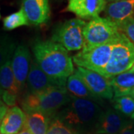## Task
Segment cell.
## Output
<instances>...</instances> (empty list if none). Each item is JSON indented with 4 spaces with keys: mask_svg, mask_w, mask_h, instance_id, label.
<instances>
[{
    "mask_svg": "<svg viewBox=\"0 0 134 134\" xmlns=\"http://www.w3.org/2000/svg\"><path fill=\"white\" fill-rule=\"evenodd\" d=\"M34 61L45 74L54 80L66 82L74 73V66L68 51L60 44L37 40L33 44Z\"/></svg>",
    "mask_w": 134,
    "mask_h": 134,
    "instance_id": "6da1fadb",
    "label": "cell"
},
{
    "mask_svg": "<svg viewBox=\"0 0 134 134\" xmlns=\"http://www.w3.org/2000/svg\"><path fill=\"white\" fill-rule=\"evenodd\" d=\"M70 99L66 87L54 86L36 93H27L22 106L25 113L37 111L49 117L66 105Z\"/></svg>",
    "mask_w": 134,
    "mask_h": 134,
    "instance_id": "7a4b0ae2",
    "label": "cell"
},
{
    "mask_svg": "<svg viewBox=\"0 0 134 134\" xmlns=\"http://www.w3.org/2000/svg\"><path fill=\"white\" fill-rule=\"evenodd\" d=\"M102 113L103 111L96 101L71 96L69 102L63 107L60 115L63 122L73 130L88 127L92 125L96 127Z\"/></svg>",
    "mask_w": 134,
    "mask_h": 134,
    "instance_id": "3957f363",
    "label": "cell"
},
{
    "mask_svg": "<svg viewBox=\"0 0 134 134\" xmlns=\"http://www.w3.org/2000/svg\"><path fill=\"white\" fill-rule=\"evenodd\" d=\"M134 64V46L121 32L119 38L113 43L109 62L100 74L111 78L122 72L129 71Z\"/></svg>",
    "mask_w": 134,
    "mask_h": 134,
    "instance_id": "277c9868",
    "label": "cell"
},
{
    "mask_svg": "<svg viewBox=\"0 0 134 134\" xmlns=\"http://www.w3.org/2000/svg\"><path fill=\"white\" fill-rule=\"evenodd\" d=\"M121 31L116 23L107 18L97 16L90 19L83 29V48L113 43L119 38Z\"/></svg>",
    "mask_w": 134,
    "mask_h": 134,
    "instance_id": "5b68a950",
    "label": "cell"
},
{
    "mask_svg": "<svg viewBox=\"0 0 134 134\" xmlns=\"http://www.w3.org/2000/svg\"><path fill=\"white\" fill-rule=\"evenodd\" d=\"M86 23L74 18L63 23L54 30L52 40L60 44L67 51H78L83 48V29Z\"/></svg>",
    "mask_w": 134,
    "mask_h": 134,
    "instance_id": "8992f818",
    "label": "cell"
},
{
    "mask_svg": "<svg viewBox=\"0 0 134 134\" xmlns=\"http://www.w3.org/2000/svg\"><path fill=\"white\" fill-rule=\"evenodd\" d=\"M113 43L83 48L81 52L73 56L72 60L77 66L100 75L110 60Z\"/></svg>",
    "mask_w": 134,
    "mask_h": 134,
    "instance_id": "52a82bcc",
    "label": "cell"
},
{
    "mask_svg": "<svg viewBox=\"0 0 134 134\" xmlns=\"http://www.w3.org/2000/svg\"><path fill=\"white\" fill-rule=\"evenodd\" d=\"M84 81L92 94L98 99H112L113 91L110 78L105 77L97 72L77 66L74 71Z\"/></svg>",
    "mask_w": 134,
    "mask_h": 134,
    "instance_id": "ba28073f",
    "label": "cell"
},
{
    "mask_svg": "<svg viewBox=\"0 0 134 134\" xmlns=\"http://www.w3.org/2000/svg\"><path fill=\"white\" fill-rule=\"evenodd\" d=\"M31 62V54L28 47L25 45L17 46L11 58V67L20 92L26 84Z\"/></svg>",
    "mask_w": 134,
    "mask_h": 134,
    "instance_id": "9c48e42d",
    "label": "cell"
},
{
    "mask_svg": "<svg viewBox=\"0 0 134 134\" xmlns=\"http://www.w3.org/2000/svg\"><path fill=\"white\" fill-rule=\"evenodd\" d=\"M66 82L54 80L42 71L37 63L31 60L26 81L28 93H36L54 86L66 87Z\"/></svg>",
    "mask_w": 134,
    "mask_h": 134,
    "instance_id": "30bf717a",
    "label": "cell"
},
{
    "mask_svg": "<svg viewBox=\"0 0 134 134\" xmlns=\"http://www.w3.org/2000/svg\"><path fill=\"white\" fill-rule=\"evenodd\" d=\"M107 4L106 0H68L63 11L71 12L81 19H92L98 16Z\"/></svg>",
    "mask_w": 134,
    "mask_h": 134,
    "instance_id": "8fae6325",
    "label": "cell"
},
{
    "mask_svg": "<svg viewBox=\"0 0 134 134\" xmlns=\"http://www.w3.org/2000/svg\"><path fill=\"white\" fill-rule=\"evenodd\" d=\"M22 10L29 25L39 26L46 24L50 19L48 0H22Z\"/></svg>",
    "mask_w": 134,
    "mask_h": 134,
    "instance_id": "7c38bea8",
    "label": "cell"
},
{
    "mask_svg": "<svg viewBox=\"0 0 134 134\" xmlns=\"http://www.w3.org/2000/svg\"><path fill=\"white\" fill-rule=\"evenodd\" d=\"M128 121L115 109L103 112L96 125L97 134H118Z\"/></svg>",
    "mask_w": 134,
    "mask_h": 134,
    "instance_id": "4fadbf2b",
    "label": "cell"
},
{
    "mask_svg": "<svg viewBox=\"0 0 134 134\" xmlns=\"http://www.w3.org/2000/svg\"><path fill=\"white\" fill-rule=\"evenodd\" d=\"M25 113L17 106L11 107L4 115L0 124V134H16L23 129Z\"/></svg>",
    "mask_w": 134,
    "mask_h": 134,
    "instance_id": "5bb4252c",
    "label": "cell"
},
{
    "mask_svg": "<svg viewBox=\"0 0 134 134\" xmlns=\"http://www.w3.org/2000/svg\"><path fill=\"white\" fill-rule=\"evenodd\" d=\"M106 18L116 24L129 18H134V0H121L107 3L105 9Z\"/></svg>",
    "mask_w": 134,
    "mask_h": 134,
    "instance_id": "9a60e30c",
    "label": "cell"
},
{
    "mask_svg": "<svg viewBox=\"0 0 134 134\" xmlns=\"http://www.w3.org/2000/svg\"><path fill=\"white\" fill-rule=\"evenodd\" d=\"M114 98L131 96L134 90V72L130 70L110 78Z\"/></svg>",
    "mask_w": 134,
    "mask_h": 134,
    "instance_id": "2e32d148",
    "label": "cell"
},
{
    "mask_svg": "<svg viewBox=\"0 0 134 134\" xmlns=\"http://www.w3.org/2000/svg\"><path fill=\"white\" fill-rule=\"evenodd\" d=\"M66 88L67 92L71 96L77 98L93 100L96 102L99 100V99H98L92 94L84 81L76 72H74L72 75L67 78Z\"/></svg>",
    "mask_w": 134,
    "mask_h": 134,
    "instance_id": "e0dca14e",
    "label": "cell"
},
{
    "mask_svg": "<svg viewBox=\"0 0 134 134\" xmlns=\"http://www.w3.org/2000/svg\"><path fill=\"white\" fill-rule=\"evenodd\" d=\"M49 124V117L41 112L25 113L24 127L31 134H46Z\"/></svg>",
    "mask_w": 134,
    "mask_h": 134,
    "instance_id": "ac0fdd59",
    "label": "cell"
},
{
    "mask_svg": "<svg viewBox=\"0 0 134 134\" xmlns=\"http://www.w3.org/2000/svg\"><path fill=\"white\" fill-rule=\"evenodd\" d=\"M0 87L3 92L19 96V87L15 80L11 67V58L0 66Z\"/></svg>",
    "mask_w": 134,
    "mask_h": 134,
    "instance_id": "d6986e66",
    "label": "cell"
},
{
    "mask_svg": "<svg viewBox=\"0 0 134 134\" xmlns=\"http://www.w3.org/2000/svg\"><path fill=\"white\" fill-rule=\"evenodd\" d=\"M29 21L22 8L18 11L5 16L3 19V29L11 31L21 26L29 25Z\"/></svg>",
    "mask_w": 134,
    "mask_h": 134,
    "instance_id": "ffe728a7",
    "label": "cell"
},
{
    "mask_svg": "<svg viewBox=\"0 0 134 134\" xmlns=\"http://www.w3.org/2000/svg\"><path fill=\"white\" fill-rule=\"evenodd\" d=\"M16 46V43L10 37L0 36V66L12 58Z\"/></svg>",
    "mask_w": 134,
    "mask_h": 134,
    "instance_id": "44dd1931",
    "label": "cell"
},
{
    "mask_svg": "<svg viewBox=\"0 0 134 134\" xmlns=\"http://www.w3.org/2000/svg\"><path fill=\"white\" fill-rule=\"evenodd\" d=\"M114 109L125 116H130L134 113V98L131 96L114 98Z\"/></svg>",
    "mask_w": 134,
    "mask_h": 134,
    "instance_id": "7402d4cb",
    "label": "cell"
},
{
    "mask_svg": "<svg viewBox=\"0 0 134 134\" xmlns=\"http://www.w3.org/2000/svg\"><path fill=\"white\" fill-rule=\"evenodd\" d=\"M46 134H77V133L69 128L61 120L54 119L48 125Z\"/></svg>",
    "mask_w": 134,
    "mask_h": 134,
    "instance_id": "603a6c76",
    "label": "cell"
},
{
    "mask_svg": "<svg viewBox=\"0 0 134 134\" xmlns=\"http://www.w3.org/2000/svg\"><path fill=\"white\" fill-rule=\"evenodd\" d=\"M119 31L125 35L130 42L134 46V18L125 19L123 22L117 24Z\"/></svg>",
    "mask_w": 134,
    "mask_h": 134,
    "instance_id": "cb8c5ba5",
    "label": "cell"
},
{
    "mask_svg": "<svg viewBox=\"0 0 134 134\" xmlns=\"http://www.w3.org/2000/svg\"><path fill=\"white\" fill-rule=\"evenodd\" d=\"M134 129V122L133 121H128L127 125L122 129L120 130L118 134H133Z\"/></svg>",
    "mask_w": 134,
    "mask_h": 134,
    "instance_id": "d4e9b609",
    "label": "cell"
},
{
    "mask_svg": "<svg viewBox=\"0 0 134 134\" xmlns=\"http://www.w3.org/2000/svg\"><path fill=\"white\" fill-rule=\"evenodd\" d=\"M7 108H8V107L2 102V100H0V124H1V121L3 119L4 115H5V113L7 112V110H8Z\"/></svg>",
    "mask_w": 134,
    "mask_h": 134,
    "instance_id": "484cf974",
    "label": "cell"
},
{
    "mask_svg": "<svg viewBox=\"0 0 134 134\" xmlns=\"http://www.w3.org/2000/svg\"><path fill=\"white\" fill-rule=\"evenodd\" d=\"M19 134H31L30 132H29L28 130H26L25 128H23V130L19 133Z\"/></svg>",
    "mask_w": 134,
    "mask_h": 134,
    "instance_id": "4316f807",
    "label": "cell"
},
{
    "mask_svg": "<svg viewBox=\"0 0 134 134\" xmlns=\"http://www.w3.org/2000/svg\"><path fill=\"white\" fill-rule=\"evenodd\" d=\"M107 3H110V2H117V1H121V0H106Z\"/></svg>",
    "mask_w": 134,
    "mask_h": 134,
    "instance_id": "83f0119b",
    "label": "cell"
},
{
    "mask_svg": "<svg viewBox=\"0 0 134 134\" xmlns=\"http://www.w3.org/2000/svg\"><path fill=\"white\" fill-rule=\"evenodd\" d=\"M2 92H3V91H2V90L1 89V87H0V100H2Z\"/></svg>",
    "mask_w": 134,
    "mask_h": 134,
    "instance_id": "f1b7e54d",
    "label": "cell"
},
{
    "mask_svg": "<svg viewBox=\"0 0 134 134\" xmlns=\"http://www.w3.org/2000/svg\"><path fill=\"white\" fill-rule=\"evenodd\" d=\"M130 118H131V119H133L134 121V113L132 114V115H130Z\"/></svg>",
    "mask_w": 134,
    "mask_h": 134,
    "instance_id": "f546056e",
    "label": "cell"
},
{
    "mask_svg": "<svg viewBox=\"0 0 134 134\" xmlns=\"http://www.w3.org/2000/svg\"><path fill=\"white\" fill-rule=\"evenodd\" d=\"M130 70L131 72H134V64H133V67H132V68H131V69H130Z\"/></svg>",
    "mask_w": 134,
    "mask_h": 134,
    "instance_id": "4dcf8cb0",
    "label": "cell"
},
{
    "mask_svg": "<svg viewBox=\"0 0 134 134\" xmlns=\"http://www.w3.org/2000/svg\"><path fill=\"white\" fill-rule=\"evenodd\" d=\"M131 96H132V97L134 98V90H133V92H132V94H131Z\"/></svg>",
    "mask_w": 134,
    "mask_h": 134,
    "instance_id": "1f68e13d",
    "label": "cell"
},
{
    "mask_svg": "<svg viewBox=\"0 0 134 134\" xmlns=\"http://www.w3.org/2000/svg\"><path fill=\"white\" fill-rule=\"evenodd\" d=\"M0 19H1V14H0Z\"/></svg>",
    "mask_w": 134,
    "mask_h": 134,
    "instance_id": "d6a6232c",
    "label": "cell"
},
{
    "mask_svg": "<svg viewBox=\"0 0 134 134\" xmlns=\"http://www.w3.org/2000/svg\"><path fill=\"white\" fill-rule=\"evenodd\" d=\"M133 134H134V129H133Z\"/></svg>",
    "mask_w": 134,
    "mask_h": 134,
    "instance_id": "836d02e7",
    "label": "cell"
}]
</instances>
